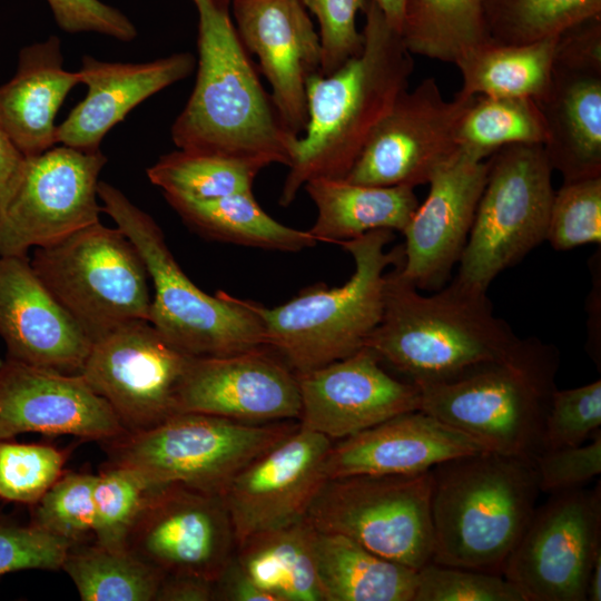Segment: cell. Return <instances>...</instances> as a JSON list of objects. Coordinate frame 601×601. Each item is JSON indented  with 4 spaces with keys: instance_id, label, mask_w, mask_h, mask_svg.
<instances>
[{
    "instance_id": "d6986e66",
    "label": "cell",
    "mask_w": 601,
    "mask_h": 601,
    "mask_svg": "<svg viewBox=\"0 0 601 601\" xmlns=\"http://www.w3.org/2000/svg\"><path fill=\"white\" fill-rule=\"evenodd\" d=\"M367 347L321 367L296 374L299 425L342 440L396 415L420 410L417 385L400 381Z\"/></svg>"
},
{
    "instance_id": "e575fe53",
    "label": "cell",
    "mask_w": 601,
    "mask_h": 601,
    "mask_svg": "<svg viewBox=\"0 0 601 601\" xmlns=\"http://www.w3.org/2000/svg\"><path fill=\"white\" fill-rule=\"evenodd\" d=\"M263 168L256 161L178 149L161 156L147 177L165 196L206 200L252 191Z\"/></svg>"
},
{
    "instance_id": "9f6ffc18",
    "label": "cell",
    "mask_w": 601,
    "mask_h": 601,
    "mask_svg": "<svg viewBox=\"0 0 601 601\" xmlns=\"http://www.w3.org/2000/svg\"><path fill=\"white\" fill-rule=\"evenodd\" d=\"M221 1H226V2H227L228 0H221Z\"/></svg>"
},
{
    "instance_id": "1f68e13d",
    "label": "cell",
    "mask_w": 601,
    "mask_h": 601,
    "mask_svg": "<svg viewBox=\"0 0 601 601\" xmlns=\"http://www.w3.org/2000/svg\"><path fill=\"white\" fill-rule=\"evenodd\" d=\"M556 38L509 45L489 41L456 62L465 97H526L538 99L546 89Z\"/></svg>"
},
{
    "instance_id": "ba28073f",
    "label": "cell",
    "mask_w": 601,
    "mask_h": 601,
    "mask_svg": "<svg viewBox=\"0 0 601 601\" xmlns=\"http://www.w3.org/2000/svg\"><path fill=\"white\" fill-rule=\"evenodd\" d=\"M298 425L290 421L252 424L181 412L102 444L109 464L130 467L156 485L178 484L223 495L247 464Z\"/></svg>"
},
{
    "instance_id": "681fc988",
    "label": "cell",
    "mask_w": 601,
    "mask_h": 601,
    "mask_svg": "<svg viewBox=\"0 0 601 601\" xmlns=\"http://www.w3.org/2000/svg\"><path fill=\"white\" fill-rule=\"evenodd\" d=\"M216 600L215 582L191 574H165L155 601Z\"/></svg>"
},
{
    "instance_id": "7bdbcfd3",
    "label": "cell",
    "mask_w": 601,
    "mask_h": 601,
    "mask_svg": "<svg viewBox=\"0 0 601 601\" xmlns=\"http://www.w3.org/2000/svg\"><path fill=\"white\" fill-rule=\"evenodd\" d=\"M601 426V380L553 392L542 439L543 451L583 444Z\"/></svg>"
},
{
    "instance_id": "52a82bcc",
    "label": "cell",
    "mask_w": 601,
    "mask_h": 601,
    "mask_svg": "<svg viewBox=\"0 0 601 601\" xmlns=\"http://www.w3.org/2000/svg\"><path fill=\"white\" fill-rule=\"evenodd\" d=\"M101 210L140 253L154 287L149 323L175 347L196 356H226L266 346L250 300L211 296L183 272L156 220L115 186L99 181Z\"/></svg>"
},
{
    "instance_id": "836d02e7",
    "label": "cell",
    "mask_w": 601,
    "mask_h": 601,
    "mask_svg": "<svg viewBox=\"0 0 601 601\" xmlns=\"http://www.w3.org/2000/svg\"><path fill=\"white\" fill-rule=\"evenodd\" d=\"M61 569L82 601H155L165 573L128 549L70 546Z\"/></svg>"
},
{
    "instance_id": "d590c367",
    "label": "cell",
    "mask_w": 601,
    "mask_h": 601,
    "mask_svg": "<svg viewBox=\"0 0 601 601\" xmlns=\"http://www.w3.org/2000/svg\"><path fill=\"white\" fill-rule=\"evenodd\" d=\"M544 117L532 98L475 96L457 131L461 149L484 159L510 145H542Z\"/></svg>"
},
{
    "instance_id": "f35d334b",
    "label": "cell",
    "mask_w": 601,
    "mask_h": 601,
    "mask_svg": "<svg viewBox=\"0 0 601 601\" xmlns=\"http://www.w3.org/2000/svg\"><path fill=\"white\" fill-rule=\"evenodd\" d=\"M97 475L63 473L35 504L31 523L71 546L93 532Z\"/></svg>"
},
{
    "instance_id": "ab89813d",
    "label": "cell",
    "mask_w": 601,
    "mask_h": 601,
    "mask_svg": "<svg viewBox=\"0 0 601 601\" xmlns=\"http://www.w3.org/2000/svg\"><path fill=\"white\" fill-rule=\"evenodd\" d=\"M66 459L50 445L0 440V499L35 505L63 474Z\"/></svg>"
},
{
    "instance_id": "30bf717a",
    "label": "cell",
    "mask_w": 601,
    "mask_h": 601,
    "mask_svg": "<svg viewBox=\"0 0 601 601\" xmlns=\"http://www.w3.org/2000/svg\"><path fill=\"white\" fill-rule=\"evenodd\" d=\"M491 156L455 277L484 293L499 274L546 240L555 193L542 145H510Z\"/></svg>"
},
{
    "instance_id": "db71d44e",
    "label": "cell",
    "mask_w": 601,
    "mask_h": 601,
    "mask_svg": "<svg viewBox=\"0 0 601 601\" xmlns=\"http://www.w3.org/2000/svg\"><path fill=\"white\" fill-rule=\"evenodd\" d=\"M193 1H194V2H195V4H196V3H198V2H199V1H201V0H193Z\"/></svg>"
},
{
    "instance_id": "e0dca14e",
    "label": "cell",
    "mask_w": 601,
    "mask_h": 601,
    "mask_svg": "<svg viewBox=\"0 0 601 601\" xmlns=\"http://www.w3.org/2000/svg\"><path fill=\"white\" fill-rule=\"evenodd\" d=\"M127 549L165 574L215 582L235 554L236 538L221 495L170 484L152 494Z\"/></svg>"
},
{
    "instance_id": "7402d4cb",
    "label": "cell",
    "mask_w": 601,
    "mask_h": 601,
    "mask_svg": "<svg viewBox=\"0 0 601 601\" xmlns=\"http://www.w3.org/2000/svg\"><path fill=\"white\" fill-rule=\"evenodd\" d=\"M27 432L105 442L127 431L80 374L7 356L0 364V440Z\"/></svg>"
},
{
    "instance_id": "f546056e",
    "label": "cell",
    "mask_w": 601,
    "mask_h": 601,
    "mask_svg": "<svg viewBox=\"0 0 601 601\" xmlns=\"http://www.w3.org/2000/svg\"><path fill=\"white\" fill-rule=\"evenodd\" d=\"M314 534V526L304 518L249 536L236 546L234 558L276 601H324L315 568Z\"/></svg>"
},
{
    "instance_id": "484cf974",
    "label": "cell",
    "mask_w": 601,
    "mask_h": 601,
    "mask_svg": "<svg viewBox=\"0 0 601 601\" xmlns=\"http://www.w3.org/2000/svg\"><path fill=\"white\" fill-rule=\"evenodd\" d=\"M196 66L189 52L142 63L108 62L83 56L78 70L86 97L58 126V145L93 151L107 132L142 101L188 77Z\"/></svg>"
},
{
    "instance_id": "8992f818",
    "label": "cell",
    "mask_w": 601,
    "mask_h": 601,
    "mask_svg": "<svg viewBox=\"0 0 601 601\" xmlns=\"http://www.w3.org/2000/svg\"><path fill=\"white\" fill-rule=\"evenodd\" d=\"M393 231L376 229L341 243L354 262L351 278L338 287L315 285L283 305L252 302L265 344L296 374L349 356L381 322L386 268L403 259V246L385 250Z\"/></svg>"
},
{
    "instance_id": "f5cc1de1",
    "label": "cell",
    "mask_w": 601,
    "mask_h": 601,
    "mask_svg": "<svg viewBox=\"0 0 601 601\" xmlns=\"http://www.w3.org/2000/svg\"><path fill=\"white\" fill-rule=\"evenodd\" d=\"M601 600V551L595 555L589 575L587 601Z\"/></svg>"
},
{
    "instance_id": "ffe728a7",
    "label": "cell",
    "mask_w": 601,
    "mask_h": 601,
    "mask_svg": "<svg viewBox=\"0 0 601 601\" xmlns=\"http://www.w3.org/2000/svg\"><path fill=\"white\" fill-rule=\"evenodd\" d=\"M178 410L252 424L298 420L297 376L268 346L226 356H193Z\"/></svg>"
},
{
    "instance_id": "603a6c76",
    "label": "cell",
    "mask_w": 601,
    "mask_h": 601,
    "mask_svg": "<svg viewBox=\"0 0 601 601\" xmlns=\"http://www.w3.org/2000/svg\"><path fill=\"white\" fill-rule=\"evenodd\" d=\"M237 35L257 56L273 102L288 130L307 125L306 83L321 73L319 36L300 0H231Z\"/></svg>"
},
{
    "instance_id": "5bb4252c",
    "label": "cell",
    "mask_w": 601,
    "mask_h": 601,
    "mask_svg": "<svg viewBox=\"0 0 601 601\" xmlns=\"http://www.w3.org/2000/svg\"><path fill=\"white\" fill-rule=\"evenodd\" d=\"M535 102L552 170L563 181L601 177V16L558 36L550 80Z\"/></svg>"
},
{
    "instance_id": "83f0119b",
    "label": "cell",
    "mask_w": 601,
    "mask_h": 601,
    "mask_svg": "<svg viewBox=\"0 0 601 601\" xmlns=\"http://www.w3.org/2000/svg\"><path fill=\"white\" fill-rule=\"evenodd\" d=\"M317 209L307 230L318 242L341 244L376 229L403 233L418 200L410 186H366L316 178L304 185Z\"/></svg>"
},
{
    "instance_id": "bcb514c9",
    "label": "cell",
    "mask_w": 601,
    "mask_h": 601,
    "mask_svg": "<svg viewBox=\"0 0 601 601\" xmlns=\"http://www.w3.org/2000/svg\"><path fill=\"white\" fill-rule=\"evenodd\" d=\"M534 466L540 492L556 494L583 487L601 473V430L587 445L542 451Z\"/></svg>"
},
{
    "instance_id": "d4e9b609",
    "label": "cell",
    "mask_w": 601,
    "mask_h": 601,
    "mask_svg": "<svg viewBox=\"0 0 601 601\" xmlns=\"http://www.w3.org/2000/svg\"><path fill=\"white\" fill-rule=\"evenodd\" d=\"M489 451L464 432L421 410L391 417L332 444L327 479L407 475L459 456Z\"/></svg>"
},
{
    "instance_id": "f6af8a7d",
    "label": "cell",
    "mask_w": 601,
    "mask_h": 601,
    "mask_svg": "<svg viewBox=\"0 0 601 601\" xmlns=\"http://www.w3.org/2000/svg\"><path fill=\"white\" fill-rule=\"evenodd\" d=\"M70 546L32 523L0 521V575L23 570H60Z\"/></svg>"
},
{
    "instance_id": "4316f807",
    "label": "cell",
    "mask_w": 601,
    "mask_h": 601,
    "mask_svg": "<svg viewBox=\"0 0 601 601\" xmlns=\"http://www.w3.org/2000/svg\"><path fill=\"white\" fill-rule=\"evenodd\" d=\"M79 83V72L63 68L58 37L51 36L19 51L16 73L0 85V125L23 157L58 145L57 112Z\"/></svg>"
},
{
    "instance_id": "ac0fdd59",
    "label": "cell",
    "mask_w": 601,
    "mask_h": 601,
    "mask_svg": "<svg viewBox=\"0 0 601 601\" xmlns=\"http://www.w3.org/2000/svg\"><path fill=\"white\" fill-rule=\"evenodd\" d=\"M332 444L327 436L298 425L231 480L221 496L236 546L254 534L306 518L327 480L326 461Z\"/></svg>"
},
{
    "instance_id": "b9f144b4",
    "label": "cell",
    "mask_w": 601,
    "mask_h": 601,
    "mask_svg": "<svg viewBox=\"0 0 601 601\" xmlns=\"http://www.w3.org/2000/svg\"><path fill=\"white\" fill-rule=\"evenodd\" d=\"M413 601H525L502 574L430 562L416 572Z\"/></svg>"
},
{
    "instance_id": "7dc6e473",
    "label": "cell",
    "mask_w": 601,
    "mask_h": 601,
    "mask_svg": "<svg viewBox=\"0 0 601 601\" xmlns=\"http://www.w3.org/2000/svg\"><path fill=\"white\" fill-rule=\"evenodd\" d=\"M57 24L66 32H96L120 41L137 37L135 24L118 9L99 0H47Z\"/></svg>"
},
{
    "instance_id": "44dd1931",
    "label": "cell",
    "mask_w": 601,
    "mask_h": 601,
    "mask_svg": "<svg viewBox=\"0 0 601 601\" xmlns=\"http://www.w3.org/2000/svg\"><path fill=\"white\" fill-rule=\"evenodd\" d=\"M487 161L459 148L428 181L430 191L403 230L400 274L417 289H440L459 264L485 186Z\"/></svg>"
},
{
    "instance_id": "6da1fadb",
    "label": "cell",
    "mask_w": 601,
    "mask_h": 601,
    "mask_svg": "<svg viewBox=\"0 0 601 601\" xmlns=\"http://www.w3.org/2000/svg\"><path fill=\"white\" fill-rule=\"evenodd\" d=\"M362 11L361 52L306 83L307 125L293 146L282 206L292 204L312 179L345 178L376 126L407 90L414 61L401 33L372 0H365Z\"/></svg>"
},
{
    "instance_id": "8d00e7d4",
    "label": "cell",
    "mask_w": 601,
    "mask_h": 601,
    "mask_svg": "<svg viewBox=\"0 0 601 601\" xmlns=\"http://www.w3.org/2000/svg\"><path fill=\"white\" fill-rule=\"evenodd\" d=\"M484 16L493 41L521 45L601 16V0H484Z\"/></svg>"
},
{
    "instance_id": "8fae6325",
    "label": "cell",
    "mask_w": 601,
    "mask_h": 601,
    "mask_svg": "<svg viewBox=\"0 0 601 601\" xmlns=\"http://www.w3.org/2000/svg\"><path fill=\"white\" fill-rule=\"evenodd\" d=\"M432 472L327 479L306 519L388 560L420 570L432 561Z\"/></svg>"
},
{
    "instance_id": "11a10c76",
    "label": "cell",
    "mask_w": 601,
    "mask_h": 601,
    "mask_svg": "<svg viewBox=\"0 0 601 601\" xmlns=\"http://www.w3.org/2000/svg\"><path fill=\"white\" fill-rule=\"evenodd\" d=\"M2 361H3V359L0 357V364L2 363Z\"/></svg>"
},
{
    "instance_id": "d6a6232c",
    "label": "cell",
    "mask_w": 601,
    "mask_h": 601,
    "mask_svg": "<svg viewBox=\"0 0 601 601\" xmlns=\"http://www.w3.org/2000/svg\"><path fill=\"white\" fill-rule=\"evenodd\" d=\"M400 33L412 55L452 63L492 40L484 0H406Z\"/></svg>"
},
{
    "instance_id": "816d5d0a",
    "label": "cell",
    "mask_w": 601,
    "mask_h": 601,
    "mask_svg": "<svg viewBox=\"0 0 601 601\" xmlns=\"http://www.w3.org/2000/svg\"><path fill=\"white\" fill-rule=\"evenodd\" d=\"M383 12L388 24L401 31L406 0H372Z\"/></svg>"
},
{
    "instance_id": "4fadbf2b",
    "label": "cell",
    "mask_w": 601,
    "mask_h": 601,
    "mask_svg": "<svg viewBox=\"0 0 601 601\" xmlns=\"http://www.w3.org/2000/svg\"><path fill=\"white\" fill-rule=\"evenodd\" d=\"M601 551V487L551 494L535 508L503 568L525 601H587Z\"/></svg>"
},
{
    "instance_id": "9a60e30c",
    "label": "cell",
    "mask_w": 601,
    "mask_h": 601,
    "mask_svg": "<svg viewBox=\"0 0 601 601\" xmlns=\"http://www.w3.org/2000/svg\"><path fill=\"white\" fill-rule=\"evenodd\" d=\"M191 357L149 322L136 321L93 341L79 374L125 430L137 432L179 413L178 394Z\"/></svg>"
},
{
    "instance_id": "5b68a950",
    "label": "cell",
    "mask_w": 601,
    "mask_h": 601,
    "mask_svg": "<svg viewBox=\"0 0 601 601\" xmlns=\"http://www.w3.org/2000/svg\"><path fill=\"white\" fill-rule=\"evenodd\" d=\"M559 363L553 345L520 339L502 358L461 378L417 385L420 410L489 451L534 462L543 451Z\"/></svg>"
},
{
    "instance_id": "3957f363",
    "label": "cell",
    "mask_w": 601,
    "mask_h": 601,
    "mask_svg": "<svg viewBox=\"0 0 601 601\" xmlns=\"http://www.w3.org/2000/svg\"><path fill=\"white\" fill-rule=\"evenodd\" d=\"M402 260L386 273L383 315L365 342L382 363L415 385L451 382L502 358L519 343L495 316L486 293L454 278L423 295L400 274Z\"/></svg>"
},
{
    "instance_id": "f1b7e54d",
    "label": "cell",
    "mask_w": 601,
    "mask_h": 601,
    "mask_svg": "<svg viewBox=\"0 0 601 601\" xmlns=\"http://www.w3.org/2000/svg\"><path fill=\"white\" fill-rule=\"evenodd\" d=\"M313 548L324 601H413L416 570L338 533L315 530Z\"/></svg>"
},
{
    "instance_id": "74e56055",
    "label": "cell",
    "mask_w": 601,
    "mask_h": 601,
    "mask_svg": "<svg viewBox=\"0 0 601 601\" xmlns=\"http://www.w3.org/2000/svg\"><path fill=\"white\" fill-rule=\"evenodd\" d=\"M159 487L130 467L108 464L97 474L93 489L95 542L126 550L136 522Z\"/></svg>"
},
{
    "instance_id": "c3c4849f",
    "label": "cell",
    "mask_w": 601,
    "mask_h": 601,
    "mask_svg": "<svg viewBox=\"0 0 601 601\" xmlns=\"http://www.w3.org/2000/svg\"><path fill=\"white\" fill-rule=\"evenodd\" d=\"M216 600L224 601H276L275 597L258 587L243 571L233 556L215 581Z\"/></svg>"
},
{
    "instance_id": "cb8c5ba5",
    "label": "cell",
    "mask_w": 601,
    "mask_h": 601,
    "mask_svg": "<svg viewBox=\"0 0 601 601\" xmlns=\"http://www.w3.org/2000/svg\"><path fill=\"white\" fill-rule=\"evenodd\" d=\"M0 338L8 357L68 374H79L92 345L20 256H0Z\"/></svg>"
},
{
    "instance_id": "9c48e42d",
    "label": "cell",
    "mask_w": 601,
    "mask_h": 601,
    "mask_svg": "<svg viewBox=\"0 0 601 601\" xmlns=\"http://www.w3.org/2000/svg\"><path fill=\"white\" fill-rule=\"evenodd\" d=\"M35 272L93 342L131 322L149 321L150 277L132 242L100 221L35 248Z\"/></svg>"
},
{
    "instance_id": "277c9868",
    "label": "cell",
    "mask_w": 601,
    "mask_h": 601,
    "mask_svg": "<svg viewBox=\"0 0 601 601\" xmlns=\"http://www.w3.org/2000/svg\"><path fill=\"white\" fill-rule=\"evenodd\" d=\"M431 472V562L502 574L535 510L534 462L483 451Z\"/></svg>"
},
{
    "instance_id": "f907efd6",
    "label": "cell",
    "mask_w": 601,
    "mask_h": 601,
    "mask_svg": "<svg viewBox=\"0 0 601 601\" xmlns=\"http://www.w3.org/2000/svg\"><path fill=\"white\" fill-rule=\"evenodd\" d=\"M24 157L0 125V206L6 201L19 177Z\"/></svg>"
},
{
    "instance_id": "7a4b0ae2",
    "label": "cell",
    "mask_w": 601,
    "mask_h": 601,
    "mask_svg": "<svg viewBox=\"0 0 601 601\" xmlns=\"http://www.w3.org/2000/svg\"><path fill=\"white\" fill-rule=\"evenodd\" d=\"M225 2L196 3V81L171 126V139L183 150L288 167L298 136L288 130L264 89Z\"/></svg>"
},
{
    "instance_id": "2e32d148",
    "label": "cell",
    "mask_w": 601,
    "mask_h": 601,
    "mask_svg": "<svg viewBox=\"0 0 601 601\" xmlns=\"http://www.w3.org/2000/svg\"><path fill=\"white\" fill-rule=\"evenodd\" d=\"M474 98L457 92L445 100L434 78L405 90L343 179L380 187L428 184L459 150V127Z\"/></svg>"
},
{
    "instance_id": "7c38bea8",
    "label": "cell",
    "mask_w": 601,
    "mask_h": 601,
    "mask_svg": "<svg viewBox=\"0 0 601 601\" xmlns=\"http://www.w3.org/2000/svg\"><path fill=\"white\" fill-rule=\"evenodd\" d=\"M101 150L55 146L24 157L13 189L0 206V256L28 257L99 221Z\"/></svg>"
},
{
    "instance_id": "4dcf8cb0",
    "label": "cell",
    "mask_w": 601,
    "mask_h": 601,
    "mask_svg": "<svg viewBox=\"0 0 601 601\" xmlns=\"http://www.w3.org/2000/svg\"><path fill=\"white\" fill-rule=\"evenodd\" d=\"M165 198L191 229L210 239L279 252H299L317 244L307 230L270 217L252 191L206 200Z\"/></svg>"
},
{
    "instance_id": "ee69618b",
    "label": "cell",
    "mask_w": 601,
    "mask_h": 601,
    "mask_svg": "<svg viewBox=\"0 0 601 601\" xmlns=\"http://www.w3.org/2000/svg\"><path fill=\"white\" fill-rule=\"evenodd\" d=\"M318 20L322 47V75H329L358 55L363 35L356 28V14L365 0H300Z\"/></svg>"
},
{
    "instance_id": "60d3db41",
    "label": "cell",
    "mask_w": 601,
    "mask_h": 601,
    "mask_svg": "<svg viewBox=\"0 0 601 601\" xmlns=\"http://www.w3.org/2000/svg\"><path fill=\"white\" fill-rule=\"evenodd\" d=\"M546 240L556 250L601 242V177L563 181L554 193Z\"/></svg>"
}]
</instances>
